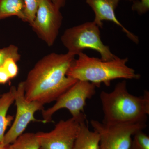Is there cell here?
<instances>
[{
	"label": "cell",
	"instance_id": "9a60e30c",
	"mask_svg": "<svg viewBox=\"0 0 149 149\" xmlns=\"http://www.w3.org/2000/svg\"><path fill=\"white\" fill-rule=\"evenodd\" d=\"M9 58L14 59L17 62L21 58L18 48L15 45H10L0 49V66L3 65L6 60Z\"/></svg>",
	"mask_w": 149,
	"mask_h": 149
},
{
	"label": "cell",
	"instance_id": "ba28073f",
	"mask_svg": "<svg viewBox=\"0 0 149 149\" xmlns=\"http://www.w3.org/2000/svg\"><path fill=\"white\" fill-rule=\"evenodd\" d=\"M62 21L60 10L51 0H39L36 16L30 26L41 40L52 47L58 36Z\"/></svg>",
	"mask_w": 149,
	"mask_h": 149
},
{
	"label": "cell",
	"instance_id": "9c48e42d",
	"mask_svg": "<svg viewBox=\"0 0 149 149\" xmlns=\"http://www.w3.org/2000/svg\"><path fill=\"white\" fill-rule=\"evenodd\" d=\"M80 123L71 118L60 120L50 132L36 133L40 149H73Z\"/></svg>",
	"mask_w": 149,
	"mask_h": 149
},
{
	"label": "cell",
	"instance_id": "44dd1931",
	"mask_svg": "<svg viewBox=\"0 0 149 149\" xmlns=\"http://www.w3.org/2000/svg\"><path fill=\"white\" fill-rule=\"evenodd\" d=\"M54 5L61 10L62 8L64 7L66 3V0H51Z\"/></svg>",
	"mask_w": 149,
	"mask_h": 149
},
{
	"label": "cell",
	"instance_id": "4fadbf2b",
	"mask_svg": "<svg viewBox=\"0 0 149 149\" xmlns=\"http://www.w3.org/2000/svg\"><path fill=\"white\" fill-rule=\"evenodd\" d=\"M23 0H0V20L15 16L26 22Z\"/></svg>",
	"mask_w": 149,
	"mask_h": 149
},
{
	"label": "cell",
	"instance_id": "2e32d148",
	"mask_svg": "<svg viewBox=\"0 0 149 149\" xmlns=\"http://www.w3.org/2000/svg\"><path fill=\"white\" fill-rule=\"evenodd\" d=\"M129 149H149V137L143 130L133 136Z\"/></svg>",
	"mask_w": 149,
	"mask_h": 149
},
{
	"label": "cell",
	"instance_id": "d6986e66",
	"mask_svg": "<svg viewBox=\"0 0 149 149\" xmlns=\"http://www.w3.org/2000/svg\"><path fill=\"white\" fill-rule=\"evenodd\" d=\"M132 9L140 15L147 13L149 10V0H140L134 2Z\"/></svg>",
	"mask_w": 149,
	"mask_h": 149
},
{
	"label": "cell",
	"instance_id": "5b68a950",
	"mask_svg": "<svg viewBox=\"0 0 149 149\" xmlns=\"http://www.w3.org/2000/svg\"><path fill=\"white\" fill-rule=\"evenodd\" d=\"M96 88L95 85L90 82L77 80L56 100L53 106L42 110L43 123L50 122L52 116L62 109L68 110L72 118L79 122L86 121L84 108L87 100L95 94Z\"/></svg>",
	"mask_w": 149,
	"mask_h": 149
},
{
	"label": "cell",
	"instance_id": "7a4b0ae2",
	"mask_svg": "<svg viewBox=\"0 0 149 149\" xmlns=\"http://www.w3.org/2000/svg\"><path fill=\"white\" fill-rule=\"evenodd\" d=\"M100 99L105 124L146 123L149 114V92L142 96L128 92L125 80L116 85L111 92L102 91Z\"/></svg>",
	"mask_w": 149,
	"mask_h": 149
},
{
	"label": "cell",
	"instance_id": "277c9868",
	"mask_svg": "<svg viewBox=\"0 0 149 149\" xmlns=\"http://www.w3.org/2000/svg\"><path fill=\"white\" fill-rule=\"evenodd\" d=\"M61 41L67 52L75 56L90 49L98 52L102 60H112L118 57L103 42L100 27L93 21L66 29L61 36Z\"/></svg>",
	"mask_w": 149,
	"mask_h": 149
},
{
	"label": "cell",
	"instance_id": "8992f818",
	"mask_svg": "<svg viewBox=\"0 0 149 149\" xmlns=\"http://www.w3.org/2000/svg\"><path fill=\"white\" fill-rule=\"evenodd\" d=\"M91 124L100 137V149H129L132 136L145 129L146 123L107 124L92 120Z\"/></svg>",
	"mask_w": 149,
	"mask_h": 149
},
{
	"label": "cell",
	"instance_id": "ac0fdd59",
	"mask_svg": "<svg viewBox=\"0 0 149 149\" xmlns=\"http://www.w3.org/2000/svg\"><path fill=\"white\" fill-rule=\"evenodd\" d=\"M17 63L14 59L9 58L6 60L3 65L10 79L15 78L18 74L19 69Z\"/></svg>",
	"mask_w": 149,
	"mask_h": 149
},
{
	"label": "cell",
	"instance_id": "8fae6325",
	"mask_svg": "<svg viewBox=\"0 0 149 149\" xmlns=\"http://www.w3.org/2000/svg\"><path fill=\"white\" fill-rule=\"evenodd\" d=\"M16 87L13 86L9 91L0 95V143L3 144L7 127L9 125L11 116L7 113L11 105L15 102Z\"/></svg>",
	"mask_w": 149,
	"mask_h": 149
},
{
	"label": "cell",
	"instance_id": "6da1fadb",
	"mask_svg": "<svg viewBox=\"0 0 149 149\" xmlns=\"http://www.w3.org/2000/svg\"><path fill=\"white\" fill-rule=\"evenodd\" d=\"M75 56L54 52L38 61L24 81L25 99L44 104L56 101L77 81L67 76Z\"/></svg>",
	"mask_w": 149,
	"mask_h": 149
},
{
	"label": "cell",
	"instance_id": "5bb4252c",
	"mask_svg": "<svg viewBox=\"0 0 149 149\" xmlns=\"http://www.w3.org/2000/svg\"><path fill=\"white\" fill-rule=\"evenodd\" d=\"M10 149H40L39 140L36 133H23L12 143L9 145Z\"/></svg>",
	"mask_w": 149,
	"mask_h": 149
},
{
	"label": "cell",
	"instance_id": "7c38bea8",
	"mask_svg": "<svg viewBox=\"0 0 149 149\" xmlns=\"http://www.w3.org/2000/svg\"><path fill=\"white\" fill-rule=\"evenodd\" d=\"M73 149H100L99 134L94 130H90L85 121L80 123Z\"/></svg>",
	"mask_w": 149,
	"mask_h": 149
},
{
	"label": "cell",
	"instance_id": "603a6c76",
	"mask_svg": "<svg viewBox=\"0 0 149 149\" xmlns=\"http://www.w3.org/2000/svg\"><path fill=\"white\" fill-rule=\"evenodd\" d=\"M129 1H131V0H129Z\"/></svg>",
	"mask_w": 149,
	"mask_h": 149
},
{
	"label": "cell",
	"instance_id": "30bf717a",
	"mask_svg": "<svg viewBox=\"0 0 149 149\" xmlns=\"http://www.w3.org/2000/svg\"><path fill=\"white\" fill-rule=\"evenodd\" d=\"M120 0H85L86 3L95 14L93 22L100 28L103 26V22H112L119 26L128 38L136 43L139 42V38L130 32L121 24L116 17L115 10Z\"/></svg>",
	"mask_w": 149,
	"mask_h": 149
},
{
	"label": "cell",
	"instance_id": "e0dca14e",
	"mask_svg": "<svg viewBox=\"0 0 149 149\" xmlns=\"http://www.w3.org/2000/svg\"><path fill=\"white\" fill-rule=\"evenodd\" d=\"M24 3V13L26 17V22L30 25L35 19L39 0H23Z\"/></svg>",
	"mask_w": 149,
	"mask_h": 149
},
{
	"label": "cell",
	"instance_id": "ffe728a7",
	"mask_svg": "<svg viewBox=\"0 0 149 149\" xmlns=\"http://www.w3.org/2000/svg\"><path fill=\"white\" fill-rule=\"evenodd\" d=\"M10 78L3 65L0 66V84L7 83Z\"/></svg>",
	"mask_w": 149,
	"mask_h": 149
},
{
	"label": "cell",
	"instance_id": "52a82bcc",
	"mask_svg": "<svg viewBox=\"0 0 149 149\" xmlns=\"http://www.w3.org/2000/svg\"><path fill=\"white\" fill-rule=\"evenodd\" d=\"M16 113L14 121L9 130L5 134L3 145L8 146L23 134L31 122L43 123L35 117L36 112L43 109L45 104L37 101H28L24 96V81L20 82L16 88L15 98Z\"/></svg>",
	"mask_w": 149,
	"mask_h": 149
},
{
	"label": "cell",
	"instance_id": "7402d4cb",
	"mask_svg": "<svg viewBox=\"0 0 149 149\" xmlns=\"http://www.w3.org/2000/svg\"><path fill=\"white\" fill-rule=\"evenodd\" d=\"M0 149H10L9 146H4L3 144L0 143Z\"/></svg>",
	"mask_w": 149,
	"mask_h": 149
},
{
	"label": "cell",
	"instance_id": "3957f363",
	"mask_svg": "<svg viewBox=\"0 0 149 149\" xmlns=\"http://www.w3.org/2000/svg\"><path fill=\"white\" fill-rule=\"evenodd\" d=\"M67 73V76L77 80L85 81L99 87L104 84L109 87L116 79L138 80L141 75L127 65V58L117 57L114 59L104 61L90 57L84 53L78 55Z\"/></svg>",
	"mask_w": 149,
	"mask_h": 149
}]
</instances>
